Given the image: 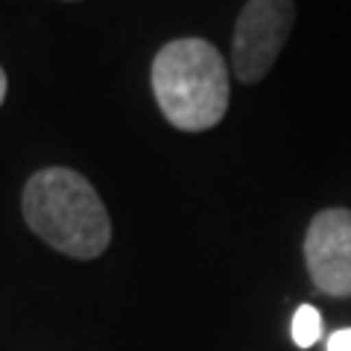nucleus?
<instances>
[{"instance_id":"7","label":"nucleus","mask_w":351,"mask_h":351,"mask_svg":"<svg viewBox=\"0 0 351 351\" xmlns=\"http://www.w3.org/2000/svg\"><path fill=\"white\" fill-rule=\"evenodd\" d=\"M3 100H6V73L0 68V106H3Z\"/></svg>"},{"instance_id":"2","label":"nucleus","mask_w":351,"mask_h":351,"mask_svg":"<svg viewBox=\"0 0 351 351\" xmlns=\"http://www.w3.org/2000/svg\"><path fill=\"white\" fill-rule=\"evenodd\" d=\"M152 94L170 126L205 132L228 112V64L205 38H176L156 53Z\"/></svg>"},{"instance_id":"5","label":"nucleus","mask_w":351,"mask_h":351,"mask_svg":"<svg viewBox=\"0 0 351 351\" xmlns=\"http://www.w3.org/2000/svg\"><path fill=\"white\" fill-rule=\"evenodd\" d=\"M322 334V316L313 304H302L293 316V343L299 348H311Z\"/></svg>"},{"instance_id":"6","label":"nucleus","mask_w":351,"mask_h":351,"mask_svg":"<svg viewBox=\"0 0 351 351\" xmlns=\"http://www.w3.org/2000/svg\"><path fill=\"white\" fill-rule=\"evenodd\" d=\"M328 351H351V328H339L328 337Z\"/></svg>"},{"instance_id":"4","label":"nucleus","mask_w":351,"mask_h":351,"mask_svg":"<svg viewBox=\"0 0 351 351\" xmlns=\"http://www.w3.org/2000/svg\"><path fill=\"white\" fill-rule=\"evenodd\" d=\"M304 263L325 295L346 299L351 295V211L348 208H325L304 234Z\"/></svg>"},{"instance_id":"1","label":"nucleus","mask_w":351,"mask_h":351,"mask_svg":"<svg viewBox=\"0 0 351 351\" xmlns=\"http://www.w3.org/2000/svg\"><path fill=\"white\" fill-rule=\"evenodd\" d=\"M24 219L44 243L76 261H94L112 243V219L82 173L38 170L24 188Z\"/></svg>"},{"instance_id":"3","label":"nucleus","mask_w":351,"mask_h":351,"mask_svg":"<svg viewBox=\"0 0 351 351\" xmlns=\"http://www.w3.org/2000/svg\"><path fill=\"white\" fill-rule=\"evenodd\" d=\"M293 21V0H246L232 38V68L240 82H258L269 73L287 44Z\"/></svg>"}]
</instances>
